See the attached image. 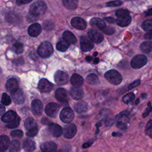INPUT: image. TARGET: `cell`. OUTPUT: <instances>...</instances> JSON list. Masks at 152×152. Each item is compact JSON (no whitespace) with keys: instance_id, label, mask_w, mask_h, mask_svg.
<instances>
[{"instance_id":"obj_1","label":"cell","mask_w":152,"mask_h":152,"mask_svg":"<svg viewBox=\"0 0 152 152\" xmlns=\"http://www.w3.org/2000/svg\"><path fill=\"white\" fill-rule=\"evenodd\" d=\"M116 126L121 129H126L130 126L129 113L126 110L122 111L118 114L116 117Z\"/></svg>"},{"instance_id":"obj_2","label":"cell","mask_w":152,"mask_h":152,"mask_svg":"<svg viewBox=\"0 0 152 152\" xmlns=\"http://www.w3.org/2000/svg\"><path fill=\"white\" fill-rule=\"evenodd\" d=\"M46 9V4L42 1H37L32 4L29 8L30 15L37 18L43 14Z\"/></svg>"},{"instance_id":"obj_3","label":"cell","mask_w":152,"mask_h":152,"mask_svg":"<svg viewBox=\"0 0 152 152\" xmlns=\"http://www.w3.org/2000/svg\"><path fill=\"white\" fill-rule=\"evenodd\" d=\"M53 52V47L48 42H43L40 44L37 49V53L39 55L43 58H46L50 56Z\"/></svg>"},{"instance_id":"obj_4","label":"cell","mask_w":152,"mask_h":152,"mask_svg":"<svg viewBox=\"0 0 152 152\" xmlns=\"http://www.w3.org/2000/svg\"><path fill=\"white\" fill-rule=\"evenodd\" d=\"M104 77L107 81L114 85L119 84L122 80V77L120 73L115 69H111L107 71L104 74Z\"/></svg>"},{"instance_id":"obj_5","label":"cell","mask_w":152,"mask_h":152,"mask_svg":"<svg viewBox=\"0 0 152 152\" xmlns=\"http://www.w3.org/2000/svg\"><path fill=\"white\" fill-rule=\"evenodd\" d=\"M99 115L101 119L100 122H103L104 125L107 127L110 126L114 122V116L112 112L108 109H102Z\"/></svg>"},{"instance_id":"obj_6","label":"cell","mask_w":152,"mask_h":152,"mask_svg":"<svg viewBox=\"0 0 152 152\" xmlns=\"http://www.w3.org/2000/svg\"><path fill=\"white\" fill-rule=\"evenodd\" d=\"M147 62V58L144 55H137L131 60V65L134 69H139L144 66Z\"/></svg>"},{"instance_id":"obj_7","label":"cell","mask_w":152,"mask_h":152,"mask_svg":"<svg viewBox=\"0 0 152 152\" xmlns=\"http://www.w3.org/2000/svg\"><path fill=\"white\" fill-rule=\"evenodd\" d=\"M59 116L61 120L63 122L68 124L73 120L74 118V113L71 108L65 107L61 112Z\"/></svg>"},{"instance_id":"obj_8","label":"cell","mask_w":152,"mask_h":152,"mask_svg":"<svg viewBox=\"0 0 152 152\" xmlns=\"http://www.w3.org/2000/svg\"><path fill=\"white\" fill-rule=\"evenodd\" d=\"M60 106L56 103L50 102L48 103L45 109V113L48 116L51 118H55L58 114Z\"/></svg>"},{"instance_id":"obj_9","label":"cell","mask_w":152,"mask_h":152,"mask_svg":"<svg viewBox=\"0 0 152 152\" xmlns=\"http://www.w3.org/2000/svg\"><path fill=\"white\" fill-rule=\"evenodd\" d=\"M11 95L14 102L17 104H23L25 101L24 93L23 91L20 88H18L11 92Z\"/></svg>"},{"instance_id":"obj_10","label":"cell","mask_w":152,"mask_h":152,"mask_svg":"<svg viewBox=\"0 0 152 152\" xmlns=\"http://www.w3.org/2000/svg\"><path fill=\"white\" fill-rule=\"evenodd\" d=\"M54 79L55 83L58 85H64L68 83V75L65 72L58 71L55 74Z\"/></svg>"},{"instance_id":"obj_11","label":"cell","mask_w":152,"mask_h":152,"mask_svg":"<svg viewBox=\"0 0 152 152\" xmlns=\"http://www.w3.org/2000/svg\"><path fill=\"white\" fill-rule=\"evenodd\" d=\"M80 47L83 52H88L93 48L94 45L88 37L82 36L80 37Z\"/></svg>"},{"instance_id":"obj_12","label":"cell","mask_w":152,"mask_h":152,"mask_svg":"<svg viewBox=\"0 0 152 152\" xmlns=\"http://www.w3.org/2000/svg\"><path fill=\"white\" fill-rule=\"evenodd\" d=\"M77 131V129L75 125L74 124H69L64 128L62 133L65 138L70 139L75 136Z\"/></svg>"},{"instance_id":"obj_13","label":"cell","mask_w":152,"mask_h":152,"mask_svg":"<svg viewBox=\"0 0 152 152\" xmlns=\"http://www.w3.org/2000/svg\"><path fill=\"white\" fill-rule=\"evenodd\" d=\"M88 38L90 39V40L94 43H101L104 39L103 36L97 31V30L94 29H90L88 31Z\"/></svg>"},{"instance_id":"obj_14","label":"cell","mask_w":152,"mask_h":152,"mask_svg":"<svg viewBox=\"0 0 152 152\" xmlns=\"http://www.w3.org/2000/svg\"><path fill=\"white\" fill-rule=\"evenodd\" d=\"M53 84L45 78H42L38 83V88L41 92H49L53 89Z\"/></svg>"},{"instance_id":"obj_15","label":"cell","mask_w":152,"mask_h":152,"mask_svg":"<svg viewBox=\"0 0 152 152\" xmlns=\"http://www.w3.org/2000/svg\"><path fill=\"white\" fill-rule=\"evenodd\" d=\"M71 25L78 30H84L86 27V21L80 17H74L71 21Z\"/></svg>"},{"instance_id":"obj_16","label":"cell","mask_w":152,"mask_h":152,"mask_svg":"<svg viewBox=\"0 0 152 152\" xmlns=\"http://www.w3.org/2000/svg\"><path fill=\"white\" fill-rule=\"evenodd\" d=\"M49 131L50 133L55 137H60L63 131L61 126L53 123H50L49 124Z\"/></svg>"},{"instance_id":"obj_17","label":"cell","mask_w":152,"mask_h":152,"mask_svg":"<svg viewBox=\"0 0 152 152\" xmlns=\"http://www.w3.org/2000/svg\"><path fill=\"white\" fill-rule=\"evenodd\" d=\"M42 31V27L38 23H34L28 28V33L31 37H37Z\"/></svg>"},{"instance_id":"obj_18","label":"cell","mask_w":152,"mask_h":152,"mask_svg":"<svg viewBox=\"0 0 152 152\" xmlns=\"http://www.w3.org/2000/svg\"><path fill=\"white\" fill-rule=\"evenodd\" d=\"M31 109L36 115H40L43 112V104L40 100L36 99L31 102Z\"/></svg>"},{"instance_id":"obj_19","label":"cell","mask_w":152,"mask_h":152,"mask_svg":"<svg viewBox=\"0 0 152 152\" xmlns=\"http://www.w3.org/2000/svg\"><path fill=\"white\" fill-rule=\"evenodd\" d=\"M40 148L43 152H53L57 149V145L52 141H48L40 145Z\"/></svg>"},{"instance_id":"obj_20","label":"cell","mask_w":152,"mask_h":152,"mask_svg":"<svg viewBox=\"0 0 152 152\" xmlns=\"http://www.w3.org/2000/svg\"><path fill=\"white\" fill-rule=\"evenodd\" d=\"M131 17L129 15V14H126L118 17L116 20L117 24L121 27H126L128 26L131 23Z\"/></svg>"},{"instance_id":"obj_21","label":"cell","mask_w":152,"mask_h":152,"mask_svg":"<svg viewBox=\"0 0 152 152\" xmlns=\"http://www.w3.org/2000/svg\"><path fill=\"white\" fill-rule=\"evenodd\" d=\"M56 99L61 102H66L68 100V95L66 91L62 88H59L55 93Z\"/></svg>"},{"instance_id":"obj_22","label":"cell","mask_w":152,"mask_h":152,"mask_svg":"<svg viewBox=\"0 0 152 152\" xmlns=\"http://www.w3.org/2000/svg\"><path fill=\"white\" fill-rule=\"evenodd\" d=\"M70 94L75 100H80L84 96V91L81 88L73 87L70 90Z\"/></svg>"},{"instance_id":"obj_23","label":"cell","mask_w":152,"mask_h":152,"mask_svg":"<svg viewBox=\"0 0 152 152\" xmlns=\"http://www.w3.org/2000/svg\"><path fill=\"white\" fill-rule=\"evenodd\" d=\"M23 147L26 152H33L36 148V144L34 141L27 138L23 141Z\"/></svg>"},{"instance_id":"obj_24","label":"cell","mask_w":152,"mask_h":152,"mask_svg":"<svg viewBox=\"0 0 152 152\" xmlns=\"http://www.w3.org/2000/svg\"><path fill=\"white\" fill-rule=\"evenodd\" d=\"M16 113L13 110H8L5 113L3 114L1 117V120L5 123H10L15 119L17 117Z\"/></svg>"},{"instance_id":"obj_25","label":"cell","mask_w":152,"mask_h":152,"mask_svg":"<svg viewBox=\"0 0 152 152\" xmlns=\"http://www.w3.org/2000/svg\"><path fill=\"white\" fill-rule=\"evenodd\" d=\"M71 83L76 87H80L83 84V77L78 74H74L72 75L70 78Z\"/></svg>"},{"instance_id":"obj_26","label":"cell","mask_w":152,"mask_h":152,"mask_svg":"<svg viewBox=\"0 0 152 152\" xmlns=\"http://www.w3.org/2000/svg\"><path fill=\"white\" fill-rule=\"evenodd\" d=\"M18 88V84L15 78H10L6 83V88L10 93Z\"/></svg>"},{"instance_id":"obj_27","label":"cell","mask_w":152,"mask_h":152,"mask_svg":"<svg viewBox=\"0 0 152 152\" xmlns=\"http://www.w3.org/2000/svg\"><path fill=\"white\" fill-rule=\"evenodd\" d=\"M10 138L6 135L0 136V151H4L6 150L10 145Z\"/></svg>"},{"instance_id":"obj_28","label":"cell","mask_w":152,"mask_h":152,"mask_svg":"<svg viewBox=\"0 0 152 152\" xmlns=\"http://www.w3.org/2000/svg\"><path fill=\"white\" fill-rule=\"evenodd\" d=\"M63 39L65 41L69 44H74L77 42V39L75 36L69 31H65L63 33Z\"/></svg>"},{"instance_id":"obj_29","label":"cell","mask_w":152,"mask_h":152,"mask_svg":"<svg viewBox=\"0 0 152 152\" xmlns=\"http://www.w3.org/2000/svg\"><path fill=\"white\" fill-rule=\"evenodd\" d=\"M74 108L77 113H84L88 110V106L86 103L84 102H80L75 104Z\"/></svg>"},{"instance_id":"obj_30","label":"cell","mask_w":152,"mask_h":152,"mask_svg":"<svg viewBox=\"0 0 152 152\" xmlns=\"http://www.w3.org/2000/svg\"><path fill=\"white\" fill-rule=\"evenodd\" d=\"M90 23L91 25L97 27V28H99L100 30L103 29L106 26V24H105L104 21L103 20L99 18H96V17L92 18L90 20Z\"/></svg>"},{"instance_id":"obj_31","label":"cell","mask_w":152,"mask_h":152,"mask_svg":"<svg viewBox=\"0 0 152 152\" xmlns=\"http://www.w3.org/2000/svg\"><path fill=\"white\" fill-rule=\"evenodd\" d=\"M37 126V124L34 119L31 117L27 118L24 121V127L27 130H30Z\"/></svg>"},{"instance_id":"obj_32","label":"cell","mask_w":152,"mask_h":152,"mask_svg":"<svg viewBox=\"0 0 152 152\" xmlns=\"http://www.w3.org/2000/svg\"><path fill=\"white\" fill-rule=\"evenodd\" d=\"M78 0H63L64 6L69 10H74L77 8Z\"/></svg>"},{"instance_id":"obj_33","label":"cell","mask_w":152,"mask_h":152,"mask_svg":"<svg viewBox=\"0 0 152 152\" xmlns=\"http://www.w3.org/2000/svg\"><path fill=\"white\" fill-rule=\"evenodd\" d=\"M69 46V43H68L67 42L65 41L64 40H62L57 43L56 48V49L59 51L65 52L68 49Z\"/></svg>"},{"instance_id":"obj_34","label":"cell","mask_w":152,"mask_h":152,"mask_svg":"<svg viewBox=\"0 0 152 152\" xmlns=\"http://www.w3.org/2000/svg\"><path fill=\"white\" fill-rule=\"evenodd\" d=\"M20 142L17 140H14L10 144V152H19L20 150Z\"/></svg>"},{"instance_id":"obj_35","label":"cell","mask_w":152,"mask_h":152,"mask_svg":"<svg viewBox=\"0 0 152 152\" xmlns=\"http://www.w3.org/2000/svg\"><path fill=\"white\" fill-rule=\"evenodd\" d=\"M87 82L91 85H97L99 83V79L98 77L94 74H90L87 77Z\"/></svg>"},{"instance_id":"obj_36","label":"cell","mask_w":152,"mask_h":152,"mask_svg":"<svg viewBox=\"0 0 152 152\" xmlns=\"http://www.w3.org/2000/svg\"><path fill=\"white\" fill-rule=\"evenodd\" d=\"M151 47L152 44L151 41H145L142 42L140 45L141 50L145 53H148L151 52Z\"/></svg>"},{"instance_id":"obj_37","label":"cell","mask_w":152,"mask_h":152,"mask_svg":"<svg viewBox=\"0 0 152 152\" xmlns=\"http://www.w3.org/2000/svg\"><path fill=\"white\" fill-rule=\"evenodd\" d=\"M12 49L15 53L20 54L23 52V45L21 43L17 42L13 45Z\"/></svg>"},{"instance_id":"obj_38","label":"cell","mask_w":152,"mask_h":152,"mask_svg":"<svg viewBox=\"0 0 152 152\" xmlns=\"http://www.w3.org/2000/svg\"><path fill=\"white\" fill-rule=\"evenodd\" d=\"M134 99H135L134 94L133 93H129L123 97L122 100L125 103L128 104L132 102L134 100Z\"/></svg>"},{"instance_id":"obj_39","label":"cell","mask_w":152,"mask_h":152,"mask_svg":"<svg viewBox=\"0 0 152 152\" xmlns=\"http://www.w3.org/2000/svg\"><path fill=\"white\" fill-rule=\"evenodd\" d=\"M11 103V100L10 96L7 93H3L1 98V103L4 105L8 106Z\"/></svg>"},{"instance_id":"obj_40","label":"cell","mask_w":152,"mask_h":152,"mask_svg":"<svg viewBox=\"0 0 152 152\" xmlns=\"http://www.w3.org/2000/svg\"><path fill=\"white\" fill-rule=\"evenodd\" d=\"M151 27H152V20L151 19L146 20L142 24V28L145 31H151Z\"/></svg>"},{"instance_id":"obj_41","label":"cell","mask_w":152,"mask_h":152,"mask_svg":"<svg viewBox=\"0 0 152 152\" xmlns=\"http://www.w3.org/2000/svg\"><path fill=\"white\" fill-rule=\"evenodd\" d=\"M19 123H20V118L18 116H17V117L15 118V119L14 120H13L12 122H10V124H8L6 125V127H7L8 128H10V129L15 128L16 127H17L18 126Z\"/></svg>"},{"instance_id":"obj_42","label":"cell","mask_w":152,"mask_h":152,"mask_svg":"<svg viewBox=\"0 0 152 152\" xmlns=\"http://www.w3.org/2000/svg\"><path fill=\"white\" fill-rule=\"evenodd\" d=\"M53 26H54L53 23L51 21H49V20L45 21L43 24V28L46 31L52 30L53 28Z\"/></svg>"},{"instance_id":"obj_43","label":"cell","mask_w":152,"mask_h":152,"mask_svg":"<svg viewBox=\"0 0 152 152\" xmlns=\"http://www.w3.org/2000/svg\"><path fill=\"white\" fill-rule=\"evenodd\" d=\"M101 30L104 33H105L106 34H108V35H111V34H112L115 32V29L113 27H109V26H105Z\"/></svg>"},{"instance_id":"obj_44","label":"cell","mask_w":152,"mask_h":152,"mask_svg":"<svg viewBox=\"0 0 152 152\" xmlns=\"http://www.w3.org/2000/svg\"><path fill=\"white\" fill-rule=\"evenodd\" d=\"M37 132H38V127L36 126V127L28 130V132H27V135L29 137H33L37 135Z\"/></svg>"},{"instance_id":"obj_45","label":"cell","mask_w":152,"mask_h":152,"mask_svg":"<svg viewBox=\"0 0 152 152\" xmlns=\"http://www.w3.org/2000/svg\"><path fill=\"white\" fill-rule=\"evenodd\" d=\"M11 135L12 137H17V138H21L23 135V132L21 130H18V129H17V130H14L13 131H12L11 132Z\"/></svg>"},{"instance_id":"obj_46","label":"cell","mask_w":152,"mask_h":152,"mask_svg":"<svg viewBox=\"0 0 152 152\" xmlns=\"http://www.w3.org/2000/svg\"><path fill=\"white\" fill-rule=\"evenodd\" d=\"M122 4V2L121 1H113L108 2L106 4V5L107 7H118L120 6Z\"/></svg>"},{"instance_id":"obj_47","label":"cell","mask_w":152,"mask_h":152,"mask_svg":"<svg viewBox=\"0 0 152 152\" xmlns=\"http://www.w3.org/2000/svg\"><path fill=\"white\" fill-rule=\"evenodd\" d=\"M126 14H129L128 11L126 10H123V9H120L116 11L115 12V15L118 17L120 16H122L124 15H126Z\"/></svg>"},{"instance_id":"obj_48","label":"cell","mask_w":152,"mask_h":152,"mask_svg":"<svg viewBox=\"0 0 152 152\" xmlns=\"http://www.w3.org/2000/svg\"><path fill=\"white\" fill-rule=\"evenodd\" d=\"M140 84V80H135V81H134L133 83H132L131 84H129V86H128V90H131L134 87H137L138 86H139Z\"/></svg>"},{"instance_id":"obj_49","label":"cell","mask_w":152,"mask_h":152,"mask_svg":"<svg viewBox=\"0 0 152 152\" xmlns=\"http://www.w3.org/2000/svg\"><path fill=\"white\" fill-rule=\"evenodd\" d=\"M148 107H147V109H146V110H145V111L143 113V114H142V116H143L144 118H145V117H146L147 116H148V114H149V113H150V112H151L152 108H151V102H149V103H148Z\"/></svg>"},{"instance_id":"obj_50","label":"cell","mask_w":152,"mask_h":152,"mask_svg":"<svg viewBox=\"0 0 152 152\" xmlns=\"http://www.w3.org/2000/svg\"><path fill=\"white\" fill-rule=\"evenodd\" d=\"M33 0H17L16 2L18 5H23V4H26L27 3L30 2L31 1H32Z\"/></svg>"},{"instance_id":"obj_51","label":"cell","mask_w":152,"mask_h":152,"mask_svg":"<svg viewBox=\"0 0 152 152\" xmlns=\"http://www.w3.org/2000/svg\"><path fill=\"white\" fill-rule=\"evenodd\" d=\"M104 20L106 21H107V22H108V23H114V22H115L114 18H112V17H105V18H104Z\"/></svg>"},{"instance_id":"obj_52","label":"cell","mask_w":152,"mask_h":152,"mask_svg":"<svg viewBox=\"0 0 152 152\" xmlns=\"http://www.w3.org/2000/svg\"><path fill=\"white\" fill-rule=\"evenodd\" d=\"M92 143H93L92 141H89V142H84V143L83 144L82 147H83V148H87L89 147L92 144Z\"/></svg>"},{"instance_id":"obj_53","label":"cell","mask_w":152,"mask_h":152,"mask_svg":"<svg viewBox=\"0 0 152 152\" xmlns=\"http://www.w3.org/2000/svg\"><path fill=\"white\" fill-rule=\"evenodd\" d=\"M144 38L146 39L151 40V31H148V32L145 34Z\"/></svg>"},{"instance_id":"obj_54","label":"cell","mask_w":152,"mask_h":152,"mask_svg":"<svg viewBox=\"0 0 152 152\" xmlns=\"http://www.w3.org/2000/svg\"><path fill=\"white\" fill-rule=\"evenodd\" d=\"M5 108L4 106H2V104H0V116L3 115L5 112Z\"/></svg>"},{"instance_id":"obj_55","label":"cell","mask_w":152,"mask_h":152,"mask_svg":"<svg viewBox=\"0 0 152 152\" xmlns=\"http://www.w3.org/2000/svg\"><path fill=\"white\" fill-rule=\"evenodd\" d=\"M151 120L150 119L148 122L147 123V126H146V129L147 130H148V129H151Z\"/></svg>"},{"instance_id":"obj_56","label":"cell","mask_w":152,"mask_h":152,"mask_svg":"<svg viewBox=\"0 0 152 152\" xmlns=\"http://www.w3.org/2000/svg\"><path fill=\"white\" fill-rule=\"evenodd\" d=\"M86 59L87 61L90 62V61H92V58H91V56H87V57L86 58Z\"/></svg>"},{"instance_id":"obj_57","label":"cell","mask_w":152,"mask_h":152,"mask_svg":"<svg viewBox=\"0 0 152 152\" xmlns=\"http://www.w3.org/2000/svg\"><path fill=\"white\" fill-rule=\"evenodd\" d=\"M146 15H151V8L149 9V10L148 11H147Z\"/></svg>"},{"instance_id":"obj_58","label":"cell","mask_w":152,"mask_h":152,"mask_svg":"<svg viewBox=\"0 0 152 152\" xmlns=\"http://www.w3.org/2000/svg\"><path fill=\"white\" fill-rule=\"evenodd\" d=\"M99 58H96L94 59V64H97L98 62H99Z\"/></svg>"},{"instance_id":"obj_59","label":"cell","mask_w":152,"mask_h":152,"mask_svg":"<svg viewBox=\"0 0 152 152\" xmlns=\"http://www.w3.org/2000/svg\"><path fill=\"white\" fill-rule=\"evenodd\" d=\"M97 52H94V53H93V56H96L97 55Z\"/></svg>"},{"instance_id":"obj_60","label":"cell","mask_w":152,"mask_h":152,"mask_svg":"<svg viewBox=\"0 0 152 152\" xmlns=\"http://www.w3.org/2000/svg\"><path fill=\"white\" fill-rule=\"evenodd\" d=\"M138 103H139V99H137V100L135 102V104H137Z\"/></svg>"}]
</instances>
